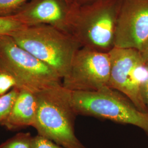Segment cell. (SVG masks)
I'll return each instance as SVG.
<instances>
[{
	"label": "cell",
	"mask_w": 148,
	"mask_h": 148,
	"mask_svg": "<svg viewBox=\"0 0 148 148\" xmlns=\"http://www.w3.org/2000/svg\"><path fill=\"white\" fill-rule=\"evenodd\" d=\"M32 148H65L38 134L34 136Z\"/></svg>",
	"instance_id": "2e32d148"
},
{
	"label": "cell",
	"mask_w": 148,
	"mask_h": 148,
	"mask_svg": "<svg viewBox=\"0 0 148 148\" xmlns=\"http://www.w3.org/2000/svg\"><path fill=\"white\" fill-rule=\"evenodd\" d=\"M144 63L148 66V40L139 51Z\"/></svg>",
	"instance_id": "ac0fdd59"
},
{
	"label": "cell",
	"mask_w": 148,
	"mask_h": 148,
	"mask_svg": "<svg viewBox=\"0 0 148 148\" xmlns=\"http://www.w3.org/2000/svg\"><path fill=\"white\" fill-rule=\"evenodd\" d=\"M29 0H0V16L13 15L25 5Z\"/></svg>",
	"instance_id": "4fadbf2b"
},
{
	"label": "cell",
	"mask_w": 148,
	"mask_h": 148,
	"mask_svg": "<svg viewBox=\"0 0 148 148\" xmlns=\"http://www.w3.org/2000/svg\"><path fill=\"white\" fill-rule=\"evenodd\" d=\"M20 90L14 87L5 95H0V125L9 115Z\"/></svg>",
	"instance_id": "8fae6325"
},
{
	"label": "cell",
	"mask_w": 148,
	"mask_h": 148,
	"mask_svg": "<svg viewBox=\"0 0 148 148\" xmlns=\"http://www.w3.org/2000/svg\"><path fill=\"white\" fill-rule=\"evenodd\" d=\"M68 10L63 0H33L10 16L25 27L49 25L68 32Z\"/></svg>",
	"instance_id": "9c48e42d"
},
{
	"label": "cell",
	"mask_w": 148,
	"mask_h": 148,
	"mask_svg": "<svg viewBox=\"0 0 148 148\" xmlns=\"http://www.w3.org/2000/svg\"></svg>",
	"instance_id": "44dd1931"
},
{
	"label": "cell",
	"mask_w": 148,
	"mask_h": 148,
	"mask_svg": "<svg viewBox=\"0 0 148 148\" xmlns=\"http://www.w3.org/2000/svg\"><path fill=\"white\" fill-rule=\"evenodd\" d=\"M148 40V0H121L114 47L139 52Z\"/></svg>",
	"instance_id": "ba28073f"
},
{
	"label": "cell",
	"mask_w": 148,
	"mask_h": 148,
	"mask_svg": "<svg viewBox=\"0 0 148 148\" xmlns=\"http://www.w3.org/2000/svg\"><path fill=\"white\" fill-rule=\"evenodd\" d=\"M73 1H85V0H72Z\"/></svg>",
	"instance_id": "ffe728a7"
},
{
	"label": "cell",
	"mask_w": 148,
	"mask_h": 148,
	"mask_svg": "<svg viewBox=\"0 0 148 148\" xmlns=\"http://www.w3.org/2000/svg\"><path fill=\"white\" fill-rule=\"evenodd\" d=\"M141 95L148 113V75L142 85Z\"/></svg>",
	"instance_id": "e0dca14e"
},
{
	"label": "cell",
	"mask_w": 148,
	"mask_h": 148,
	"mask_svg": "<svg viewBox=\"0 0 148 148\" xmlns=\"http://www.w3.org/2000/svg\"><path fill=\"white\" fill-rule=\"evenodd\" d=\"M37 111L34 127L37 134L65 148H86L75 131L76 114L70 98V90L62 84L36 93Z\"/></svg>",
	"instance_id": "7a4b0ae2"
},
{
	"label": "cell",
	"mask_w": 148,
	"mask_h": 148,
	"mask_svg": "<svg viewBox=\"0 0 148 148\" xmlns=\"http://www.w3.org/2000/svg\"><path fill=\"white\" fill-rule=\"evenodd\" d=\"M33 138L30 133H19L0 144V148H32Z\"/></svg>",
	"instance_id": "7c38bea8"
},
{
	"label": "cell",
	"mask_w": 148,
	"mask_h": 148,
	"mask_svg": "<svg viewBox=\"0 0 148 148\" xmlns=\"http://www.w3.org/2000/svg\"><path fill=\"white\" fill-rule=\"evenodd\" d=\"M77 115L92 116L142 129L148 136V114L140 111L126 95L109 87L92 92L70 91Z\"/></svg>",
	"instance_id": "277c9868"
},
{
	"label": "cell",
	"mask_w": 148,
	"mask_h": 148,
	"mask_svg": "<svg viewBox=\"0 0 148 148\" xmlns=\"http://www.w3.org/2000/svg\"><path fill=\"white\" fill-rule=\"evenodd\" d=\"M120 1H73L67 16V32L82 47L109 52L114 47Z\"/></svg>",
	"instance_id": "6da1fadb"
},
{
	"label": "cell",
	"mask_w": 148,
	"mask_h": 148,
	"mask_svg": "<svg viewBox=\"0 0 148 148\" xmlns=\"http://www.w3.org/2000/svg\"><path fill=\"white\" fill-rule=\"evenodd\" d=\"M19 46L55 70L62 79L81 47L69 33L49 25L24 27L12 34Z\"/></svg>",
	"instance_id": "3957f363"
},
{
	"label": "cell",
	"mask_w": 148,
	"mask_h": 148,
	"mask_svg": "<svg viewBox=\"0 0 148 148\" xmlns=\"http://www.w3.org/2000/svg\"><path fill=\"white\" fill-rule=\"evenodd\" d=\"M37 111L36 93L21 90L9 115L1 125L9 130L33 127L36 121Z\"/></svg>",
	"instance_id": "30bf717a"
},
{
	"label": "cell",
	"mask_w": 148,
	"mask_h": 148,
	"mask_svg": "<svg viewBox=\"0 0 148 148\" xmlns=\"http://www.w3.org/2000/svg\"><path fill=\"white\" fill-rule=\"evenodd\" d=\"M109 53V87L126 95L140 111L148 113L141 95V87L148 76V66L144 63L139 52L134 49L114 47Z\"/></svg>",
	"instance_id": "8992f818"
},
{
	"label": "cell",
	"mask_w": 148,
	"mask_h": 148,
	"mask_svg": "<svg viewBox=\"0 0 148 148\" xmlns=\"http://www.w3.org/2000/svg\"><path fill=\"white\" fill-rule=\"evenodd\" d=\"M110 74L109 53L81 47L74 56L62 86L70 91L92 92L109 87Z\"/></svg>",
	"instance_id": "52a82bcc"
},
{
	"label": "cell",
	"mask_w": 148,
	"mask_h": 148,
	"mask_svg": "<svg viewBox=\"0 0 148 148\" xmlns=\"http://www.w3.org/2000/svg\"><path fill=\"white\" fill-rule=\"evenodd\" d=\"M63 1L68 5H70L72 2V0H63Z\"/></svg>",
	"instance_id": "d6986e66"
},
{
	"label": "cell",
	"mask_w": 148,
	"mask_h": 148,
	"mask_svg": "<svg viewBox=\"0 0 148 148\" xmlns=\"http://www.w3.org/2000/svg\"><path fill=\"white\" fill-rule=\"evenodd\" d=\"M0 70L11 75L17 88L34 93L62 84L55 70L19 46L11 36H0Z\"/></svg>",
	"instance_id": "5b68a950"
},
{
	"label": "cell",
	"mask_w": 148,
	"mask_h": 148,
	"mask_svg": "<svg viewBox=\"0 0 148 148\" xmlns=\"http://www.w3.org/2000/svg\"><path fill=\"white\" fill-rule=\"evenodd\" d=\"M14 87H16V84L13 78L0 70V95H5Z\"/></svg>",
	"instance_id": "9a60e30c"
},
{
	"label": "cell",
	"mask_w": 148,
	"mask_h": 148,
	"mask_svg": "<svg viewBox=\"0 0 148 148\" xmlns=\"http://www.w3.org/2000/svg\"><path fill=\"white\" fill-rule=\"evenodd\" d=\"M25 26L11 16H0V36H10Z\"/></svg>",
	"instance_id": "5bb4252c"
}]
</instances>
